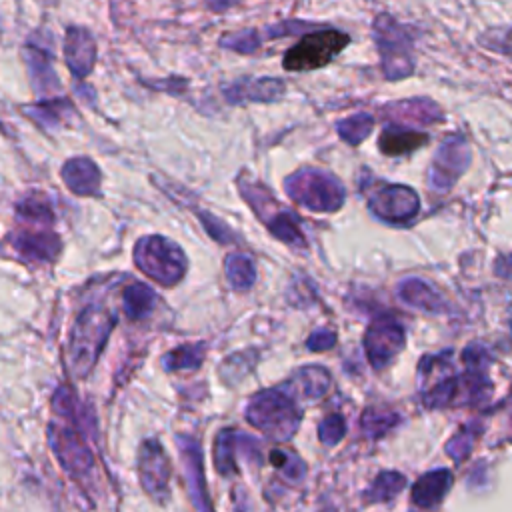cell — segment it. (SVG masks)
I'll return each mask as SVG.
<instances>
[{
	"instance_id": "cell-7",
	"label": "cell",
	"mask_w": 512,
	"mask_h": 512,
	"mask_svg": "<svg viewBox=\"0 0 512 512\" xmlns=\"http://www.w3.org/2000/svg\"><path fill=\"white\" fill-rule=\"evenodd\" d=\"M246 420L254 428L266 432L270 438L288 440L298 428L300 414L294 400H290L284 392L264 390L250 400L246 408Z\"/></svg>"
},
{
	"instance_id": "cell-17",
	"label": "cell",
	"mask_w": 512,
	"mask_h": 512,
	"mask_svg": "<svg viewBox=\"0 0 512 512\" xmlns=\"http://www.w3.org/2000/svg\"><path fill=\"white\" fill-rule=\"evenodd\" d=\"M66 66L74 76H88L96 62V42L86 28L70 26L64 40Z\"/></svg>"
},
{
	"instance_id": "cell-13",
	"label": "cell",
	"mask_w": 512,
	"mask_h": 512,
	"mask_svg": "<svg viewBox=\"0 0 512 512\" xmlns=\"http://www.w3.org/2000/svg\"><path fill=\"white\" fill-rule=\"evenodd\" d=\"M138 474L142 488L156 500H166L170 492V460L158 440H146L138 452Z\"/></svg>"
},
{
	"instance_id": "cell-39",
	"label": "cell",
	"mask_w": 512,
	"mask_h": 512,
	"mask_svg": "<svg viewBox=\"0 0 512 512\" xmlns=\"http://www.w3.org/2000/svg\"><path fill=\"white\" fill-rule=\"evenodd\" d=\"M248 356L250 354L242 352V354H234V356L226 358L224 364H222V370H220L222 378L226 382H234V380L242 378L250 370V366H252V362H248Z\"/></svg>"
},
{
	"instance_id": "cell-24",
	"label": "cell",
	"mask_w": 512,
	"mask_h": 512,
	"mask_svg": "<svg viewBox=\"0 0 512 512\" xmlns=\"http://www.w3.org/2000/svg\"><path fill=\"white\" fill-rule=\"evenodd\" d=\"M224 272L230 282V286L238 292H244L254 286L256 282V266L254 260L246 254L232 252L224 258Z\"/></svg>"
},
{
	"instance_id": "cell-6",
	"label": "cell",
	"mask_w": 512,
	"mask_h": 512,
	"mask_svg": "<svg viewBox=\"0 0 512 512\" xmlns=\"http://www.w3.org/2000/svg\"><path fill=\"white\" fill-rule=\"evenodd\" d=\"M136 266L162 286H174L186 274V254L182 248L166 236L152 234L136 242L134 248Z\"/></svg>"
},
{
	"instance_id": "cell-14",
	"label": "cell",
	"mask_w": 512,
	"mask_h": 512,
	"mask_svg": "<svg viewBox=\"0 0 512 512\" xmlns=\"http://www.w3.org/2000/svg\"><path fill=\"white\" fill-rule=\"evenodd\" d=\"M286 84L276 76H242L224 84L222 94L228 104H244V102H260L270 104L284 96Z\"/></svg>"
},
{
	"instance_id": "cell-26",
	"label": "cell",
	"mask_w": 512,
	"mask_h": 512,
	"mask_svg": "<svg viewBox=\"0 0 512 512\" xmlns=\"http://www.w3.org/2000/svg\"><path fill=\"white\" fill-rule=\"evenodd\" d=\"M374 126H376V120L370 112H356L346 118H340L336 122V132H338L340 140H344L346 144L358 146L372 134Z\"/></svg>"
},
{
	"instance_id": "cell-21",
	"label": "cell",
	"mask_w": 512,
	"mask_h": 512,
	"mask_svg": "<svg viewBox=\"0 0 512 512\" xmlns=\"http://www.w3.org/2000/svg\"><path fill=\"white\" fill-rule=\"evenodd\" d=\"M428 144V134L414 130V128H404V126H384L380 136H378V148L384 156H402L408 152H414Z\"/></svg>"
},
{
	"instance_id": "cell-38",
	"label": "cell",
	"mask_w": 512,
	"mask_h": 512,
	"mask_svg": "<svg viewBox=\"0 0 512 512\" xmlns=\"http://www.w3.org/2000/svg\"><path fill=\"white\" fill-rule=\"evenodd\" d=\"M344 432H346V422H344V418L338 416V414L326 416V418L320 422V426H318V436H320V440H322L326 446L338 444V442L342 440Z\"/></svg>"
},
{
	"instance_id": "cell-18",
	"label": "cell",
	"mask_w": 512,
	"mask_h": 512,
	"mask_svg": "<svg viewBox=\"0 0 512 512\" xmlns=\"http://www.w3.org/2000/svg\"><path fill=\"white\" fill-rule=\"evenodd\" d=\"M12 248L18 258L32 262L54 260L60 252V238L50 230H20L14 236Z\"/></svg>"
},
{
	"instance_id": "cell-33",
	"label": "cell",
	"mask_w": 512,
	"mask_h": 512,
	"mask_svg": "<svg viewBox=\"0 0 512 512\" xmlns=\"http://www.w3.org/2000/svg\"><path fill=\"white\" fill-rule=\"evenodd\" d=\"M322 24L316 22H306V20H282V22H274L268 24L260 30L262 40H276V38H284V36H296V34H306L314 28H318Z\"/></svg>"
},
{
	"instance_id": "cell-40",
	"label": "cell",
	"mask_w": 512,
	"mask_h": 512,
	"mask_svg": "<svg viewBox=\"0 0 512 512\" xmlns=\"http://www.w3.org/2000/svg\"><path fill=\"white\" fill-rule=\"evenodd\" d=\"M336 344V334L328 328H320L316 332L310 334V338L306 340V346L312 350V352H322V350H328Z\"/></svg>"
},
{
	"instance_id": "cell-5",
	"label": "cell",
	"mask_w": 512,
	"mask_h": 512,
	"mask_svg": "<svg viewBox=\"0 0 512 512\" xmlns=\"http://www.w3.org/2000/svg\"><path fill=\"white\" fill-rule=\"evenodd\" d=\"M350 42V36L336 28L318 26L300 36L282 58V66L288 72H312L330 64Z\"/></svg>"
},
{
	"instance_id": "cell-36",
	"label": "cell",
	"mask_w": 512,
	"mask_h": 512,
	"mask_svg": "<svg viewBox=\"0 0 512 512\" xmlns=\"http://www.w3.org/2000/svg\"><path fill=\"white\" fill-rule=\"evenodd\" d=\"M198 218H200L204 230L210 234V238H214L218 244H234L236 242L234 230L224 220H220L218 216H214L206 210H200Z\"/></svg>"
},
{
	"instance_id": "cell-34",
	"label": "cell",
	"mask_w": 512,
	"mask_h": 512,
	"mask_svg": "<svg viewBox=\"0 0 512 512\" xmlns=\"http://www.w3.org/2000/svg\"><path fill=\"white\" fill-rule=\"evenodd\" d=\"M18 214L22 220H28V222H36V224H48L52 222V210H50V204L44 200V198H38V196H30V198H24L20 204H18Z\"/></svg>"
},
{
	"instance_id": "cell-22",
	"label": "cell",
	"mask_w": 512,
	"mask_h": 512,
	"mask_svg": "<svg viewBox=\"0 0 512 512\" xmlns=\"http://www.w3.org/2000/svg\"><path fill=\"white\" fill-rule=\"evenodd\" d=\"M452 484V474L450 470H432L412 486V500L420 508H434L442 502L444 494L450 490Z\"/></svg>"
},
{
	"instance_id": "cell-37",
	"label": "cell",
	"mask_w": 512,
	"mask_h": 512,
	"mask_svg": "<svg viewBox=\"0 0 512 512\" xmlns=\"http://www.w3.org/2000/svg\"><path fill=\"white\" fill-rule=\"evenodd\" d=\"M270 460H272V464L276 468H280L292 480H300L306 474V468H304L302 460L298 456H294V454L284 452V450H274L270 454Z\"/></svg>"
},
{
	"instance_id": "cell-11",
	"label": "cell",
	"mask_w": 512,
	"mask_h": 512,
	"mask_svg": "<svg viewBox=\"0 0 512 512\" xmlns=\"http://www.w3.org/2000/svg\"><path fill=\"white\" fill-rule=\"evenodd\" d=\"M404 326L392 316H378L370 322L364 334V352L372 368L382 370L404 348Z\"/></svg>"
},
{
	"instance_id": "cell-25",
	"label": "cell",
	"mask_w": 512,
	"mask_h": 512,
	"mask_svg": "<svg viewBox=\"0 0 512 512\" xmlns=\"http://www.w3.org/2000/svg\"><path fill=\"white\" fill-rule=\"evenodd\" d=\"M122 304H124V312L130 320H142L154 310L156 294L150 286H146L142 282H132L124 290Z\"/></svg>"
},
{
	"instance_id": "cell-31",
	"label": "cell",
	"mask_w": 512,
	"mask_h": 512,
	"mask_svg": "<svg viewBox=\"0 0 512 512\" xmlns=\"http://www.w3.org/2000/svg\"><path fill=\"white\" fill-rule=\"evenodd\" d=\"M476 42L490 52L512 56V24L488 28L482 34H478Z\"/></svg>"
},
{
	"instance_id": "cell-23",
	"label": "cell",
	"mask_w": 512,
	"mask_h": 512,
	"mask_svg": "<svg viewBox=\"0 0 512 512\" xmlns=\"http://www.w3.org/2000/svg\"><path fill=\"white\" fill-rule=\"evenodd\" d=\"M24 58H26L30 78H32V84H34L36 92H40V94L56 92L60 82H58V76H56V72L50 64V54H46L42 48L30 44L24 50Z\"/></svg>"
},
{
	"instance_id": "cell-1",
	"label": "cell",
	"mask_w": 512,
	"mask_h": 512,
	"mask_svg": "<svg viewBox=\"0 0 512 512\" xmlns=\"http://www.w3.org/2000/svg\"><path fill=\"white\" fill-rule=\"evenodd\" d=\"M236 184L244 202L276 240L292 250L308 248V238L304 234L300 218L288 206H284L266 184L252 178L248 172H242L236 178Z\"/></svg>"
},
{
	"instance_id": "cell-20",
	"label": "cell",
	"mask_w": 512,
	"mask_h": 512,
	"mask_svg": "<svg viewBox=\"0 0 512 512\" xmlns=\"http://www.w3.org/2000/svg\"><path fill=\"white\" fill-rule=\"evenodd\" d=\"M62 178L78 196H94L100 188V170L90 158L84 156L68 160L62 166Z\"/></svg>"
},
{
	"instance_id": "cell-35",
	"label": "cell",
	"mask_w": 512,
	"mask_h": 512,
	"mask_svg": "<svg viewBox=\"0 0 512 512\" xmlns=\"http://www.w3.org/2000/svg\"><path fill=\"white\" fill-rule=\"evenodd\" d=\"M396 422H398V416L394 412H382V410H376V408H368L362 416V428L370 436L384 434Z\"/></svg>"
},
{
	"instance_id": "cell-41",
	"label": "cell",
	"mask_w": 512,
	"mask_h": 512,
	"mask_svg": "<svg viewBox=\"0 0 512 512\" xmlns=\"http://www.w3.org/2000/svg\"><path fill=\"white\" fill-rule=\"evenodd\" d=\"M470 446H472V434H470V432H462V434L454 436V438L448 442L446 450H448V454H450L454 460H462V458L470 452Z\"/></svg>"
},
{
	"instance_id": "cell-44",
	"label": "cell",
	"mask_w": 512,
	"mask_h": 512,
	"mask_svg": "<svg viewBox=\"0 0 512 512\" xmlns=\"http://www.w3.org/2000/svg\"><path fill=\"white\" fill-rule=\"evenodd\" d=\"M510 330H512V310H510Z\"/></svg>"
},
{
	"instance_id": "cell-4",
	"label": "cell",
	"mask_w": 512,
	"mask_h": 512,
	"mask_svg": "<svg viewBox=\"0 0 512 512\" xmlns=\"http://www.w3.org/2000/svg\"><path fill=\"white\" fill-rule=\"evenodd\" d=\"M284 192L298 206L318 214L338 212L346 200L344 184L322 168H300L288 174L284 178Z\"/></svg>"
},
{
	"instance_id": "cell-43",
	"label": "cell",
	"mask_w": 512,
	"mask_h": 512,
	"mask_svg": "<svg viewBox=\"0 0 512 512\" xmlns=\"http://www.w3.org/2000/svg\"><path fill=\"white\" fill-rule=\"evenodd\" d=\"M240 2H244V0H206L208 8L212 12H226V10H230L232 6L240 4Z\"/></svg>"
},
{
	"instance_id": "cell-16",
	"label": "cell",
	"mask_w": 512,
	"mask_h": 512,
	"mask_svg": "<svg viewBox=\"0 0 512 512\" xmlns=\"http://www.w3.org/2000/svg\"><path fill=\"white\" fill-rule=\"evenodd\" d=\"M184 472H186V484L190 492V500L196 506L198 512H212V506L208 502V492L204 484V470H202V452L196 440L190 436H178L176 438Z\"/></svg>"
},
{
	"instance_id": "cell-29",
	"label": "cell",
	"mask_w": 512,
	"mask_h": 512,
	"mask_svg": "<svg viewBox=\"0 0 512 512\" xmlns=\"http://www.w3.org/2000/svg\"><path fill=\"white\" fill-rule=\"evenodd\" d=\"M236 440H238L236 430H222L214 440V464H216V470L224 476H230L236 472V460H234Z\"/></svg>"
},
{
	"instance_id": "cell-3",
	"label": "cell",
	"mask_w": 512,
	"mask_h": 512,
	"mask_svg": "<svg viewBox=\"0 0 512 512\" xmlns=\"http://www.w3.org/2000/svg\"><path fill=\"white\" fill-rule=\"evenodd\" d=\"M372 38L380 56V70L388 82H398L414 74V40L404 24L388 12H380L372 20Z\"/></svg>"
},
{
	"instance_id": "cell-30",
	"label": "cell",
	"mask_w": 512,
	"mask_h": 512,
	"mask_svg": "<svg viewBox=\"0 0 512 512\" xmlns=\"http://www.w3.org/2000/svg\"><path fill=\"white\" fill-rule=\"evenodd\" d=\"M204 360V344H184L174 350H170L162 364L166 370H194L202 364Z\"/></svg>"
},
{
	"instance_id": "cell-27",
	"label": "cell",
	"mask_w": 512,
	"mask_h": 512,
	"mask_svg": "<svg viewBox=\"0 0 512 512\" xmlns=\"http://www.w3.org/2000/svg\"><path fill=\"white\" fill-rule=\"evenodd\" d=\"M296 390L304 398H322L330 388V374L322 366H304L294 374Z\"/></svg>"
},
{
	"instance_id": "cell-32",
	"label": "cell",
	"mask_w": 512,
	"mask_h": 512,
	"mask_svg": "<svg viewBox=\"0 0 512 512\" xmlns=\"http://www.w3.org/2000/svg\"><path fill=\"white\" fill-rule=\"evenodd\" d=\"M404 484H406V480H404L402 474L392 472V470L382 472V474L372 482V486H370V490H368V498H370V500H376V502H386V500L394 498V496L404 488Z\"/></svg>"
},
{
	"instance_id": "cell-28",
	"label": "cell",
	"mask_w": 512,
	"mask_h": 512,
	"mask_svg": "<svg viewBox=\"0 0 512 512\" xmlns=\"http://www.w3.org/2000/svg\"><path fill=\"white\" fill-rule=\"evenodd\" d=\"M262 44H264V40H262V34L258 28H242L236 32H228L220 38L222 48L242 54V56L256 54L262 48Z\"/></svg>"
},
{
	"instance_id": "cell-12",
	"label": "cell",
	"mask_w": 512,
	"mask_h": 512,
	"mask_svg": "<svg viewBox=\"0 0 512 512\" xmlns=\"http://www.w3.org/2000/svg\"><path fill=\"white\" fill-rule=\"evenodd\" d=\"M48 442L52 452L60 460L62 468L72 476H84L94 466V456L90 448L84 444L82 436L66 426V424H50L48 428Z\"/></svg>"
},
{
	"instance_id": "cell-9",
	"label": "cell",
	"mask_w": 512,
	"mask_h": 512,
	"mask_svg": "<svg viewBox=\"0 0 512 512\" xmlns=\"http://www.w3.org/2000/svg\"><path fill=\"white\" fill-rule=\"evenodd\" d=\"M366 198L370 212L386 224H408L420 212V196L406 184L374 182Z\"/></svg>"
},
{
	"instance_id": "cell-15",
	"label": "cell",
	"mask_w": 512,
	"mask_h": 512,
	"mask_svg": "<svg viewBox=\"0 0 512 512\" xmlns=\"http://www.w3.org/2000/svg\"><path fill=\"white\" fill-rule=\"evenodd\" d=\"M380 114L392 126H404L414 130L416 126L436 124V122H442L444 118V110L434 100L422 98V96L388 102L380 108Z\"/></svg>"
},
{
	"instance_id": "cell-8",
	"label": "cell",
	"mask_w": 512,
	"mask_h": 512,
	"mask_svg": "<svg viewBox=\"0 0 512 512\" xmlns=\"http://www.w3.org/2000/svg\"><path fill=\"white\" fill-rule=\"evenodd\" d=\"M472 162V148L466 136L462 134H448L436 148L428 174L426 184L436 194H446L454 188V184L466 174Z\"/></svg>"
},
{
	"instance_id": "cell-2",
	"label": "cell",
	"mask_w": 512,
	"mask_h": 512,
	"mask_svg": "<svg viewBox=\"0 0 512 512\" xmlns=\"http://www.w3.org/2000/svg\"><path fill=\"white\" fill-rule=\"evenodd\" d=\"M114 324V312L102 304H90L78 314L68 340V358L74 376L84 378L94 368Z\"/></svg>"
},
{
	"instance_id": "cell-42",
	"label": "cell",
	"mask_w": 512,
	"mask_h": 512,
	"mask_svg": "<svg viewBox=\"0 0 512 512\" xmlns=\"http://www.w3.org/2000/svg\"><path fill=\"white\" fill-rule=\"evenodd\" d=\"M494 274L506 280H512V254H500L494 260Z\"/></svg>"
},
{
	"instance_id": "cell-19",
	"label": "cell",
	"mask_w": 512,
	"mask_h": 512,
	"mask_svg": "<svg viewBox=\"0 0 512 512\" xmlns=\"http://www.w3.org/2000/svg\"><path fill=\"white\" fill-rule=\"evenodd\" d=\"M396 292L404 304L430 314H442V312H448L450 308L448 302L442 298V294L422 278H404L398 284Z\"/></svg>"
},
{
	"instance_id": "cell-10",
	"label": "cell",
	"mask_w": 512,
	"mask_h": 512,
	"mask_svg": "<svg viewBox=\"0 0 512 512\" xmlns=\"http://www.w3.org/2000/svg\"><path fill=\"white\" fill-rule=\"evenodd\" d=\"M490 394V382L484 372L464 370V374L446 378L438 382L424 394V404L428 408H444V406H460L482 400Z\"/></svg>"
}]
</instances>
